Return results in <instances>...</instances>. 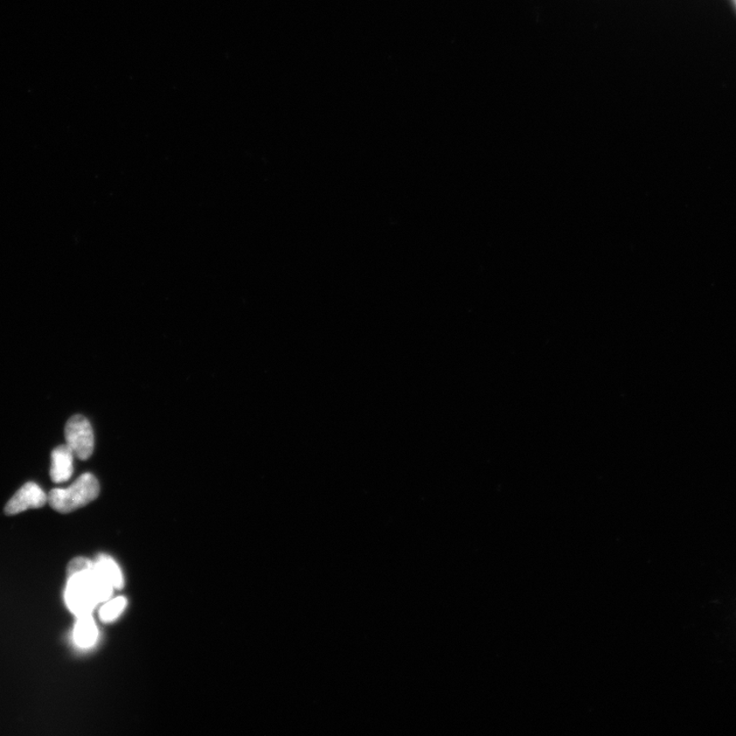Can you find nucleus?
Returning a JSON list of instances; mask_svg holds the SVG:
<instances>
[{
	"instance_id": "1",
	"label": "nucleus",
	"mask_w": 736,
	"mask_h": 736,
	"mask_svg": "<svg viewBox=\"0 0 736 736\" xmlns=\"http://www.w3.org/2000/svg\"><path fill=\"white\" fill-rule=\"evenodd\" d=\"M114 587L93 565L69 576L65 600L67 607L78 617L92 614L97 603L106 601Z\"/></svg>"
},
{
	"instance_id": "2",
	"label": "nucleus",
	"mask_w": 736,
	"mask_h": 736,
	"mask_svg": "<svg viewBox=\"0 0 736 736\" xmlns=\"http://www.w3.org/2000/svg\"><path fill=\"white\" fill-rule=\"evenodd\" d=\"M100 495V483L90 473L83 474L67 488H54L48 495V503L61 513L72 512L94 502Z\"/></svg>"
},
{
	"instance_id": "3",
	"label": "nucleus",
	"mask_w": 736,
	"mask_h": 736,
	"mask_svg": "<svg viewBox=\"0 0 736 736\" xmlns=\"http://www.w3.org/2000/svg\"><path fill=\"white\" fill-rule=\"evenodd\" d=\"M66 446L79 460L86 461L94 450V435L92 425L86 416H72L65 427Z\"/></svg>"
},
{
	"instance_id": "4",
	"label": "nucleus",
	"mask_w": 736,
	"mask_h": 736,
	"mask_svg": "<svg viewBox=\"0 0 736 736\" xmlns=\"http://www.w3.org/2000/svg\"><path fill=\"white\" fill-rule=\"evenodd\" d=\"M46 503L48 495L45 492L37 483L29 482L22 486L11 498L5 505L4 511L6 515H17L28 510L44 508Z\"/></svg>"
},
{
	"instance_id": "5",
	"label": "nucleus",
	"mask_w": 736,
	"mask_h": 736,
	"mask_svg": "<svg viewBox=\"0 0 736 736\" xmlns=\"http://www.w3.org/2000/svg\"><path fill=\"white\" fill-rule=\"evenodd\" d=\"M74 457L73 451L66 444L53 449L51 467L53 483L61 484L70 480L74 473Z\"/></svg>"
},
{
	"instance_id": "6",
	"label": "nucleus",
	"mask_w": 736,
	"mask_h": 736,
	"mask_svg": "<svg viewBox=\"0 0 736 736\" xmlns=\"http://www.w3.org/2000/svg\"><path fill=\"white\" fill-rule=\"evenodd\" d=\"M97 636H99V631H97L93 617L90 615L78 617L74 630L75 642L80 648H90L96 642Z\"/></svg>"
},
{
	"instance_id": "7",
	"label": "nucleus",
	"mask_w": 736,
	"mask_h": 736,
	"mask_svg": "<svg viewBox=\"0 0 736 736\" xmlns=\"http://www.w3.org/2000/svg\"><path fill=\"white\" fill-rule=\"evenodd\" d=\"M94 568L103 578L108 580L114 588L121 589L124 586V579L120 568L116 561L109 555L102 554L94 562Z\"/></svg>"
},
{
	"instance_id": "8",
	"label": "nucleus",
	"mask_w": 736,
	"mask_h": 736,
	"mask_svg": "<svg viewBox=\"0 0 736 736\" xmlns=\"http://www.w3.org/2000/svg\"><path fill=\"white\" fill-rule=\"evenodd\" d=\"M127 606V601L123 596L110 600L100 609V617L103 622H112L117 619Z\"/></svg>"
},
{
	"instance_id": "9",
	"label": "nucleus",
	"mask_w": 736,
	"mask_h": 736,
	"mask_svg": "<svg viewBox=\"0 0 736 736\" xmlns=\"http://www.w3.org/2000/svg\"><path fill=\"white\" fill-rule=\"evenodd\" d=\"M734 2H735V4H736V0H734Z\"/></svg>"
}]
</instances>
